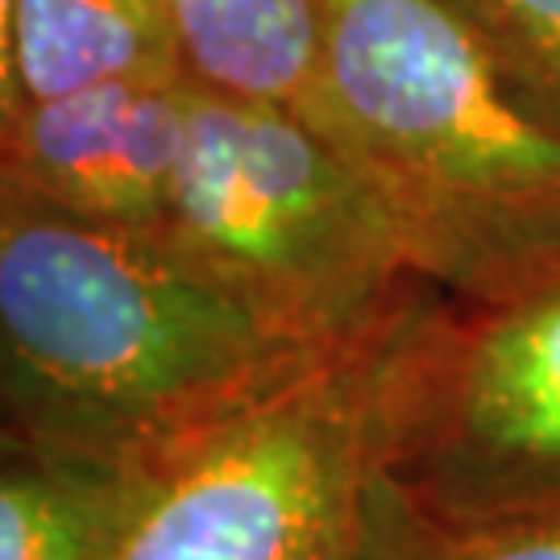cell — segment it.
I'll return each mask as SVG.
<instances>
[{
	"instance_id": "obj_6",
	"label": "cell",
	"mask_w": 560,
	"mask_h": 560,
	"mask_svg": "<svg viewBox=\"0 0 560 560\" xmlns=\"http://www.w3.org/2000/svg\"><path fill=\"white\" fill-rule=\"evenodd\" d=\"M191 83L120 80L25 101L0 150V183L83 221L162 233Z\"/></svg>"
},
{
	"instance_id": "obj_5",
	"label": "cell",
	"mask_w": 560,
	"mask_h": 560,
	"mask_svg": "<svg viewBox=\"0 0 560 560\" xmlns=\"http://www.w3.org/2000/svg\"><path fill=\"white\" fill-rule=\"evenodd\" d=\"M390 478L448 523L560 511V275L490 303H423Z\"/></svg>"
},
{
	"instance_id": "obj_4",
	"label": "cell",
	"mask_w": 560,
	"mask_h": 560,
	"mask_svg": "<svg viewBox=\"0 0 560 560\" xmlns=\"http://www.w3.org/2000/svg\"><path fill=\"white\" fill-rule=\"evenodd\" d=\"M162 237L307 353L374 337L423 291L378 187L320 125L203 83Z\"/></svg>"
},
{
	"instance_id": "obj_9",
	"label": "cell",
	"mask_w": 560,
	"mask_h": 560,
	"mask_svg": "<svg viewBox=\"0 0 560 560\" xmlns=\"http://www.w3.org/2000/svg\"><path fill=\"white\" fill-rule=\"evenodd\" d=\"M141 469L21 444L0 457V560H108Z\"/></svg>"
},
{
	"instance_id": "obj_7",
	"label": "cell",
	"mask_w": 560,
	"mask_h": 560,
	"mask_svg": "<svg viewBox=\"0 0 560 560\" xmlns=\"http://www.w3.org/2000/svg\"><path fill=\"white\" fill-rule=\"evenodd\" d=\"M166 9L191 80L312 120L320 101L324 0H166Z\"/></svg>"
},
{
	"instance_id": "obj_11",
	"label": "cell",
	"mask_w": 560,
	"mask_h": 560,
	"mask_svg": "<svg viewBox=\"0 0 560 560\" xmlns=\"http://www.w3.org/2000/svg\"><path fill=\"white\" fill-rule=\"evenodd\" d=\"M536 96L560 113V0H448Z\"/></svg>"
},
{
	"instance_id": "obj_10",
	"label": "cell",
	"mask_w": 560,
	"mask_h": 560,
	"mask_svg": "<svg viewBox=\"0 0 560 560\" xmlns=\"http://www.w3.org/2000/svg\"><path fill=\"white\" fill-rule=\"evenodd\" d=\"M370 560H560V511L448 523L423 515L390 478Z\"/></svg>"
},
{
	"instance_id": "obj_1",
	"label": "cell",
	"mask_w": 560,
	"mask_h": 560,
	"mask_svg": "<svg viewBox=\"0 0 560 560\" xmlns=\"http://www.w3.org/2000/svg\"><path fill=\"white\" fill-rule=\"evenodd\" d=\"M316 358L162 233L0 183V423L25 444L145 469Z\"/></svg>"
},
{
	"instance_id": "obj_8",
	"label": "cell",
	"mask_w": 560,
	"mask_h": 560,
	"mask_svg": "<svg viewBox=\"0 0 560 560\" xmlns=\"http://www.w3.org/2000/svg\"><path fill=\"white\" fill-rule=\"evenodd\" d=\"M25 101L187 75L166 0H13Z\"/></svg>"
},
{
	"instance_id": "obj_12",
	"label": "cell",
	"mask_w": 560,
	"mask_h": 560,
	"mask_svg": "<svg viewBox=\"0 0 560 560\" xmlns=\"http://www.w3.org/2000/svg\"><path fill=\"white\" fill-rule=\"evenodd\" d=\"M25 108L18 75V34H13V0H0V150Z\"/></svg>"
},
{
	"instance_id": "obj_13",
	"label": "cell",
	"mask_w": 560,
	"mask_h": 560,
	"mask_svg": "<svg viewBox=\"0 0 560 560\" xmlns=\"http://www.w3.org/2000/svg\"><path fill=\"white\" fill-rule=\"evenodd\" d=\"M21 444H25V441H21L18 432H13V428H4V423H0V457H9V453H18Z\"/></svg>"
},
{
	"instance_id": "obj_3",
	"label": "cell",
	"mask_w": 560,
	"mask_h": 560,
	"mask_svg": "<svg viewBox=\"0 0 560 560\" xmlns=\"http://www.w3.org/2000/svg\"><path fill=\"white\" fill-rule=\"evenodd\" d=\"M428 295L145 465L108 560H370Z\"/></svg>"
},
{
	"instance_id": "obj_2",
	"label": "cell",
	"mask_w": 560,
	"mask_h": 560,
	"mask_svg": "<svg viewBox=\"0 0 560 560\" xmlns=\"http://www.w3.org/2000/svg\"><path fill=\"white\" fill-rule=\"evenodd\" d=\"M312 125L378 187L441 300L560 275V113L448 0H324Z\"/></svg>"
}]
</instances>
